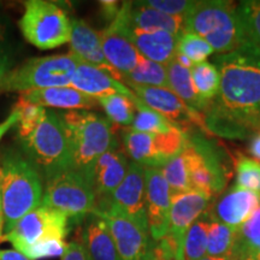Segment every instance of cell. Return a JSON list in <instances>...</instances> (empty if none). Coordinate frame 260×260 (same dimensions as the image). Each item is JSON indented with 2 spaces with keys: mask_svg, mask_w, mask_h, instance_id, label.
Listing matches in <instances>:
<instances>
[{
  "mask_svg": "<svg viewBox=\"0 0 260 260\" xmlns=\"http://www.w3.org/2000/svg\"><path fill=\"white\" fill-rule=\"evenodd\" d=\"M21 99L38 106L56 107L61 110H90L98 104V99L87 95L71 87H53V88L29 90L21 93Z\"/></svg>",
  "mask_w": 260,
  "mask_h": 260,
  "instance_id": "cell-24",
  "label": "cell"
},
{
  "mask_svg": "<svg viewBox=\"0 0 260 260\" xmlns=\"http://www.w3.org/2000/svg\"><path fill=\"white\" fill-rule=\"evenodd\" d=\"M42 180L40 172L21 149L0 148V195L5 234L25 214L40 206L44 197Z\"/></svg>",
  "mask_w": 260,
  "mask_h": 260,
  "instance_id": "cell-2",
  "label": "cell"
},
{
  "mask_svg": "<svg viewBox=\"0 0 260 260\" xmlns=\"http://www.w3.org/2000/svg\"><path fill=\"white\" fill-rule=\"evenodd\" d=\"M18 25L25 40L40 50H53L70 41L71 19L54 3L25 2Z\"/></svg>",
  "mask_w": 260,
  "mask_h": 260,
  "instance_id": "cell-7",
  "label": "cell"
},
{
  "mask_svg": "<svg viewBox=\"0 0 260 260\" xmlns=\"http://www.w3.org/2000/svg\"><path fill=\"white\" fill-rule=\"evenodd\" d=\"M248 151L252 154L253 159H256V160L260 161V130L253 135Z\"/></svg>",
  "mask_w": 260,
  "mask_h": 260,
  "instance_id": "cell-46",
  "label": "cell"
},
{
  "mask_svg": "<svg viewBox=\"0 0 260 260\" xmlns=\"http://www.w3.org/2000/svg\"><path fill=\"white\" fill-rule=\"evenodd\" d=\"M130 6L132 2L122 3L121 11L117 17L99 32L104 56L113 69L121 75L122 80L138 67L142 57L128 35Z\"/></svg>",
  "mask_w": 260,
  "mask_h": 260,
  "instance_id": "cell-12",
  "label": "cell"
},
{
  "mask_svg": "<svg viewBox=\"0 0 260 260\" xmlns=\"http://www.w3.org/2000/svg\"><path fill=\"white\" fill-rule=\"evenodd\" d=\"M11 65L12 60L10 53L0 54V92H3V86H4L6 76L11 71Z\"/></svg>",
  "mask_w": 260,
  "mask_h": 260,
  "instance_id": "cell-43",
  "label": "cell"
},
{
  "mask_svg": "<svg viewBox=\"0 0 260 260\" xmlns=\"http://www.w3.org/2000/svg\"><path fill=\"white\" fill-rule=\"evenodd\" d=\"M69 218L60 211L39 206L18 220L0 241L10 242L16 251L23 253L29 247L45 240H63L68 235Z\"/></svg>",
  "mask_w": 260,
  "mask_h": 260,
  "instance_id": "cell-11",
  "label": "cell"
},
{
  "mask_svg": "<svg viewBox=\"0 0 260 260\" xmlns=\"http://www.w3.org/2000/svg\"><path fill=\"white\" fill-rule=\"evenodd\" d=\"M12 112L18 115L17 122V132H16V138L23 139L28 136L37 126L42 122V119L46 116L47 110L42 106L34 105L19 98L18 102L12 109Z\"/></svg>",
  "mask_w": 260,
  "mask_h": 260,
  "instance_id": "cell-35",
  "label": "cell"
},
{
  "mask_svg": "<svg viewBox=\"0 0 260 260\" xmlns=\"http://www.w3.org/2000/svg\"><path fill=\"white\" fill-rule=\"evenodd\" d=\"M160 171L170 187L171 194L193 190L190 184L188 157L184 149L176 157L169 160L164 167L160 168Z\"/></svg>",
  "mask_w": 260,
  "mask_h": 260,
  "instance_id": "cell-31",
  "label": "cell"
},
{
  "mask_svg": "<svg viewBox=\"0 0 260 260\" xmlns=\"http://www.w3.org/2000/svg\"><path fill=\"white\" fill-rule=\"evenodd\" d=\"M191 80L198 94L204 102L211 103L218 96L220 75L217 67L209 60L194 64L190 69Z\"/></svg>",
  "mask_w": 260,
  "mask_h": 260,
  "instance_id": "cell-28",
  "label": "cell"
},
{
  "mask_svg": "<svg viewBox=\"0 0 260 260\" xmlns=\"http://www.w3.org/2000/svg\"><path fill=\"white\" fill-rule=\"evenodd\" d=\"M99 5L104 19L109 22H112L117 17L122 8V5H119V3L115 0H102L99 2Z\"/></svg>",
  "mask_w": 260,
  "mask_h": 260,
  "instance_id": "cell-42",
  "label": "cell"
},
{
  "mask_svg": "<svg viewBox=\"0 0 260 260\" xmlns=\"http://www.w3.org/2000/svg\"><path fill=\"white\" fill-rule=\"evenodd\" d=\"M129 168L128 157L121 148L113 147L105 152L94 165L89 183L96 201L107 200L124 180Z\"/></svg>",
  "mask_w": 260,
  "mask_h": 260,
  "instance_id": "cell-19",
  "label": "cell"
},
{
  "mask_svg": "<svg viewBox=\"0 0 260 260\" xmlns=\"http://www.w3.org/2000/svg\"><path fill=\"white\" fill-rule=\"evenodd\" d=\"M41 206L60 211L69 219L83 222L94 212L96 198L86 177L77 171H60L45 181Z\"/></svg>",
  "mask_w": 260,
  "mask_h": 260,
  "instance_id": "cell-8",
  "label": "cell"
},
{
  "mask_svg": "<svg viewBox=\"0 0 260 260\" xmlns=\"http://www.w3.org/2000/svg\"><path fill=\"white\" fill-rule=\"evenodd\" d=\"M174 260H184L183 247H182V248H177L176 254H175V259H174Z\"/></svg>",
  "mask_w": 260,
  "mask_h": 260,
  "instance_id": "cell-51",
  "label": "cell"
},
{
  "mask_svg": "<svg viewBox=\"0 0 260 260\" xmlns=\"http://www.w3.org/2000/svg\"><path fill=\"white\" fill-rule=\"evenodd\" d=\"M184 151L188 157L191 188L207 194L211 199L222 193L232 176L222 151L209 140L190 134Z\"/></svg>",
  "mask_w": 260,
  "mask_h": 260,
  "instance_id": "cell-9",
  "label": "cell"
},
{
  "mask_svg": "<svg viewBox=\"0 0 260 260\" xmlns=\"http://www.w3.org/2000/svg\"><path fill=\"white\" fill-rule=\"evenodd\" d=\"M17 141L22 153L37 168L45 181L70 169V146L58 113L47 111L40 124L28 136Z\"/></svg>",
  "mask_w": 260,
  "mask_h": 260,
  "instance_id": "cell-5",
  "label": "cell"
},
{
  "mask_svg": "<svg viewBox=\"0 0 260 260\" xmlns=\"http://www.w3.org/2000/svg\"><path fill=\"white\" fill-rule=\"evenodd\" d=\"M186 31L199 35L219 54L235 51L248 41L237 6L224 0L195 2L186 17Z\"/></svg>",
  "mask_w": 260,
  "mask_h": 260,
  "instance_id": "cell-4",
  "label": "cell"
},
{
  "mask_svg": "<svg viewBox=\"0 0 260 260\" xmlns=\"http://www.w3.org/2000/svg\"><path fill=\"white\" fill-rule=\"evenodd\" d=\"M214 65L220 75L218 96L203 112L206 132L242 139L260 130V50L251 41L225 54Z\"/></svg>",
  "mask_w": 260,
  "mask_h": 260,
  "instance_id": "cell-1",
  "label": "cell"
},
{
  "mask_svg": "<svg viewBox=\"0 0 260 260\" xmlns=\"http://www.w3.org/2000/svg\"><path fill=\"white\" fill-rule=\"evenodd\" d=\"M0 260H30L16 249H0Z\"/></svg>",
  "mask_w": 260,
  "mask_h": 260,
  "instance_id": "cell-45",
  "label": "cell"
},
{
  "mask_svg": "<svg viewBox=\"0 0 260 260\" xmlns=\"http://www.w3.org/2000/svg\"><path fill=\"white\" fill-rule=\"evenodd\" d=\"M247 39L260 50V0H247L237 5Z\"/></svg>",
  "mask_w": 260,
  "mask_h": 260,
  "instance_id": "cell-38",
  "label": "cell"
},
{
  "mask_svg": "<svg viewBox=\"0 0 260 260\" xmlns=\"http://www.w3.org/2000/svg\"><path fill=\"white\" fill-rule=\"evenodd\" d=\"M136 106L135 118L133 121L132 129L139 133H149V134H164L177 129V126L169 122L160 113L146 105L136 96L134 100Z\"/></svg>",
  "mask_w": 260,
  "mask_h": 260,
  "instance_id": "cell-30",
  "label": "cell"
},
{
  "mask_svg": "<svg viewBox=\"0 0 260 260\" xmlns=\"http://www.w3.org/2000/svg\"><path fill=\"white\" fill-rule=\"evenodd\" d=\"M80 241L89 260H121L107 223L95 212L83 219Z\"/></svg>",
  "mask_w": 260,
  "mask_h": 260,
  "instance_id": "cell-23",
  "label": "cell"
},
{
  "mask_svg": "<svg viewBox=\"0 0 260 260\" xmlns=\"http://www.w3.org/2000/svg\"><path fill=\"white\" fill-rule=\"evenodd\" d=\"M94 212L105 219L121 260H146L153 240L147 230L119 213L107 203H96Z\"/></svg>",
  "mask_w": 260,
  "mask_h": 260,
  "instance_id": "cell-13",
  "label": "cell"
},
{
  "mask_svg": "<svg viewBox=\"0 0 260 260\" xmlns=\"http://www.w3.org/2000/svg\"><path fill=\"white\" fill-rule=\"evenodd\" d=\"M201 260H233L232 256H210L206 255L205 258H203Z\"/></svg>",
  "mask_w": 260,
  "mask_h": 260,
  "instance_id": "cell-50",
  "label": "cell"
},
{
  "mask_svg": "<svg viewBox=\"0 0 260 260\" xmlns=\"http://www.w3.org/2000/svg\"><path fill=\"white\" fill-rule=\"evenodd\" d=\"M9 53L8 51V23L0 17V54Z\"/></svg>",
  "mask_w": 260,
  "mask_h": 260,
  "instance_id": "cell-44",
  "label": "cell"
},
{
  "mask_svg": "<svg viewBox=\"0 0 260 260\" xmlns=\"http://www.w3.org/2000/svg\"><path fill=\"white\" fill-rule=\"evenodd\" d=\"M210 201L209 195L194 189L171 194L170 223L167 236L177 248L183 247V240L188 229L206 212Z\"/></svg>",
  "mask_w": 260,
  "mask_h": 260,
  "instance_id": "cell-17",
  "label": "cell"
},
{
  "mask_svg": "<svg viewBox=\"0 0 260 260\" xmlns=\"http://www.w3.org/2000/svg\"><path fill=\"white\" fill-rule=\"evenodd\" d=\"M260 206V193L234 184L218 200L213 218L234 230L245 225Z\"/></svg>",
  "mask_w": 260,
  "mask_h": 260,
  "instance_id": "cell-18",
  "label": "cell"
},
{
  "mask_svg": "<svg viewBox=\"0 0 260 260\" xmlns=\"http://www.w3.org/2000/svg\"><path fill=\"white\" fill-rule=\"evenodd\" d=\"M68 243L63 240H45L37 243V245L29 247L28 249L22 253L30 260H40L47 258H56V256H61L65 252Z\"/></svg>",
  "mask_w": 260,
  "mask_h": 260,
  "instance_id": "cell-39",
  "label": "cell"
},
{
  "mask_svg": "<svg viewBox=\"0 0 260 260\" xmlns=\"http://www.w3.org/2000/svg\"><path fill=\"white\" fill-rule=\"evenodd\" d=\"M188 135L180 128L164 134L125 129L123 132V144L132 161L144 168L160 169L183 151L187 146Z\"/></svg>",
  "mask_w": 260,
  "mask_h": 260,
  "instance_id": "cell-10",
  "label": "cell"
},
{
  "mask_svg": "<svg viewBox=\"0 0 260 260\" xmlns=\"http://www.w3.org/2000/svg\"><path fill=\"white\" fill-rule=\"evenodd\" d=\"M236 235V230L211 217L207 237V255L229 256L235 247Z\"/></svg>",
  "mask_w": 260,
  "mask_h": 260,
  "instance_id": "cell-32",
  "label": "cell"
},
{
  "mask_svg": "<svg viewBox=\"0 0 260 260\" xmlns=\"http://www.w3.org/2000/svg\"><path fill=\"white\" fill-rule=\"evenodd\" d=\"M167 69L169 89L176 94L181 100H183L187 105L203 113L209 103L204 102L195 89L193 80H191L190 69L182 67L175 59L168 65Z\"/></svg>",
  "mask_w": 260,
  "mask_h": 260,
  "instance_id": "cell-26",
  "label": "cell"
},
{
  "mask_svg": "<svg viewBox=\"0 0 260 260\" xmlns=\"http://www.w3.org/2000/svg\"><path fill=\"white\" fill-rule=\"evenodd\" d=\"M3 229H4V213H3V203H2V195H0V239H2Z\"/></svg>",
  "mask_w": 260,
  "mask_h": 260,
  "instance_id": "cell-49",
  "label": "cell"
},
{
  "mask_svg": "<svg viewBox=\"0 0 260 260\" xmlns=\"http://www.w3.org/2000/svg\"><path fill=\"white\" fill-rule=\"evenodd\" d=\"M69 42L71 53L75 54L81 61L106 71L117 81L122 82L121 75L113 69L104 56L100 34L94 30L86 21L80 18L71 19V35Z\"/></svg>",
  "mask_w": 260,
  "mask_h": 260,
  "instance_id": "cell-20",
  "label": "cell"
},
{
  "mask_svg": "<svg viewBox=\"0 0 260 260\" xmlns=\"http://www.w3.org/2000/svg\"><path fill=\"white\" fill-rule=\"evenodd\" d=\"M128 35L142 57L165 67L175 59L178 37L164 30H141L132 25Z\"/></svg>",
  "mask_w": 260,
  "mask_h": 260,
  "instance_id": "cell-22",
  "label": "cell"
},
{
  "mask_svg": "<svg viewBox=\"0 0 260 260\" xmlns=\"http://www.w3.org/2000/svg\"><path fill=\"white\" fill-rule=\"evenodd\" d=\"M70 146V169L89 182L98 159L113 147H118L112 123L98 113L74 110L58 113Z\"/></svg>",
  "mask_w": 260,
  "mask_h": 260,
  "instance_id": "cell-3",
  "label": "cell"
},
{
  "mask_svg": "<svg viewBox=\"0 0 260 260\" xmlns=\"http://www.w3.org/2000/svg\"><path fill=\"white\" fill-rule=\"evenodd\" d=\"M69 87L95 99L113 95V94H121L133 100L136 99L133 90L128 88L124 83L117 81L106 71L83 61H80L77 65Z\"/></svg>",
  "mask_w": 260,
  "mask_h": 260,
  "instance_id": "cell-21",
  "label": "cell"
},
{
  "mask_svg": "<svg viewBox=\"0 0 260 260\" xmlns=\"http://www.w3.org/2000/svg\"><path fill=\"white\" fill-rule=\"evenodd\" d=\"M258 247H260V206L248 222L237 230L235 247L230 256L233 260H237Z\"/></svg>",
  "mask_w": 260,
  "mask_h": 260,
  "instance_id": "cell-34",
  "label": "cell"
},
{
  "mask_svg": "<svg viewBox=\"0 0 260 260\" xmlns=\"http://www.w3.org/2000/svg\"><path fill=\"white\" fill-rule=\"evenodd\" d=\"M133 93L146 105L160 113L162 117L175 124L177 128L189 134L190 129L205 128L204 115L193 107L187 105L176 94L169 88L161 87H146V86H130Z\"/></svg>",
  "mask_w": 260,
  "mask_h": 260,
  "instance_id": "cell-14",
  "label": "cell"
},
{
  "mask_svg": "<svg viewBox=\"0 0 260 260\" xmlns=\"http://www.w3.org/2000/svg\"><path fill=\"white\" fill-rule=\"evenodd\" d=\"M129 21L132 27L141 30H164L178 38L186 31V18L162 14L144 2H132Z\"/></svg>",
  "mask_w": 260,
  "mask_h": 260,
  "instance_id": "cell-25",
  "label": "cell"
},
{
  "mask_svg": "<svg viewBox=\"0 0 260 260\" xmlns=\"http://www.w3.org/2000/svg\"><path fill=\"white\" fill-rule=\"evenodd\" d=\"M144 4L158 10L162 14L186 18L190 10L193 9L195 2H190V0H148V2H144Z\"/></svg>",
  "mask_w": 260,
  "mask_h": 260,
  "instance_id": "cell-40",
  "label": "cell"
},
{
  "mask_svg": "<svg viewBox=\"0 0 260 260\" xmlns=\"http://www.w3.org/2000/svg\"><path fill=\"white\" fill-rule=\"evenodd\" d=\"M80 59L75 54H54L35 57L25 60L6 76L3 92H29V90L69 87Z\"/></svg>",
  "mask_w": 260,
  "mask_h": 260,
  "instance_id": "cell-6",
  "label": "cell"
},
{
  "mask_svg": "<svg viewBox=\"0 0 260 260\" xmlns=\"http://www.w3.org/2000/svg\"><path fill=\"white\" fill-rule=\"evenodd\" d=\"M98 103L103 106L107 119L113 124L132 125L135 118L136 106L134 100L121 94L99 98Z\"/></svg>",
  "mask_w": 260,
  "mask_h": 260,
  "instance_id": "cell-33",
  "label": "cell"
},
{
  "mask_svg": "<svg viewBox=\"0 0 260 260\" xmlns=\"http://www.w3.org/2000/svg\"><path fill=\"white\" fill-rule=\"evenodd\" d=\"M211 216L204 213L186 233L183 240L184 260H201L207 255V237H209Z\"/></svg>",
  "mask_w": 260,
  "mask_h": 260,
  "instance_id": "cell-29",
  "label": "cell"
},
{
  "mask_svg": "<svg viewBox=\"0 0 260 260\" xmlns=\"http://www.w3.org/2000/svg\"><path fill=\"white\" fill-rule=\"evenodd\" d=\"M237 186L260 193V161L239 154L235 159Z\"/></svg>",
  "mask_w": 260,
  "mask_h": 260,
  "instance_id": "cell-37",
  "label": "cell"
},
{
  "mask_svg": "<svg viewBox=\"0 0 260 260\" xmlns=\"http://www.w3.org/2000/svg\"><path fill=\"white\" fill-rule=\"evenodd\" d=\"M17 122H18V115L15 112H11V115L9 116V118L0 124V139H2L3 136H4L6 133L12 128V126L17 124Z\"/></svg>",
  "mask_w": 260,
  "mask_h": 260,
  "instance_id": "cell-47",
  "label": "cell"
},
{
  "mask_svg": "<svg viewBox=\"0 0 260 260\" xmlns=\"http://www.w3.org/2000/svg\"><path fill=\"white\" fill-rule=\"evenodd\" d=\"M237 260H260V247L247 252L246 254H243L241 258H239Z\"/></svg>",
  "mask_w": 260,
  "mask_h": 260,
  "instance_id": "cell-48",
  "label": "cell"
},
{
  "mask_svg": "<svg viewBox=\"0 0 260 260\" xmlns=\"http://www.w3.org/2000/svg\"><path fill=\"white\" fill-rule=\"evenodd\" d=\"M98 203L110 204L119 213L148 232L145 168L138 162L130 161L122 183L116 188L109 199Z\"/></svg>",
  "mask_w": 260,
  "mask_h": 260,
  "instance_id": "cell-15",
  "label": "cell"
},
{
  "mask_svg": "<svg viewBox=\"0 0 260 260\" xmlns=\"http://www.w3.org/2000/svg\"><path fill=\"white\" fill-rule=\"evenodd\" d=\"M145 178L148 233L153 241H160L169 233L171 190L160 169L145 168Z\"/></svg>",
  "mask_w": 260,
  "mask_h": 260,
  "instance_id": "cell-16",
  "label": "cell"
},
{
  "mask_svg": "<svg viewBox=\"0 0 260 260\" xmlns=\"http://www.w3.org/2000/svg\"><path fill=\"white\" fill-rule=\"evenodd\" d=\"M60 260H89L88 254L81 241H71L68 243L67 248Z\"/></svg>",
  "mask_w": 260,
  "mask_h": 260,
  "instance_id": "cell-41",
  "label": "cell"
},
{
  "mask_svg": "<svg viewBox=\"0 0 260 260\" xmlns=\"http://www.w3.org/2000/svg\"><path fill=\"white\" fill-rule=\"evenodd\" d=\"M122 82L126 86H146L161 87L169 88L168 86V69L165 65L152 61L147 58L141 57L138 67L132 73L123 77Z\"/></svg>",
  "mask_w": 260,
  "mask_h": 260,
  "instance_id": "cell-27",
  "label": "cell"
},
{
  "mask_svg": "<svg viewBox=\"0 0 260 260\" xmlns=\"http://www.w3.org/2000/svg\"><path fill=\"white\" fill-rule=\"evenodd\" d=\"M213 52V48L203 38L194 32L184 31L177 40L176 53L186 56L193 64L206 60V58L211 56Z\"/></svg>",
  "mask_w": 260,
  "mask_h": 260,
  "instance_id": "cell-36",
  "label": "cell"
}]
</instances>
